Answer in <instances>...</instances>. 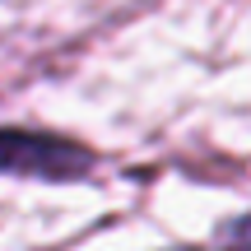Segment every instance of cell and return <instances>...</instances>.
Wrapping results in <instances>:
<instances>
[{
  "mask_svg": "<svg viewBox=\"0 0 251 251\" xmlns=\"http://www.w3.org/2000/svg\"><path fill=\"white\" fill-rule=\"evenodd\" d=\"M98 168V153L84 149L70 135L28 130V126H0V172L28 181H84Z\"/></svg>",
  "mask_w": 251,
  "mask_h": 251,
  "instance_id": "cell-1",
  "label": "cell"
},
{
  "mask_svg": "<svg viewBox=\"0 0 251 251\" xmlns=\"http://www.w3.org/2000/svg\"><path fill=\"white\" fill-rule=\"evenodd\" d=\"M219 242L251 247V214H242V219H228V224H219Z\"/></svg>",
  "mask_w": 251,
  "mask_h": 251,
  "instance_id": "cell-2",
  "label": "cell"
},
{
  "mask_svg": "<svg viewBox=\"0 0 251 251\" xmlns=\"http://www.w3.org/2000/svg\"><path fill=\"white\" fill-rule=\"evenodd\" d=\"M214 251H251V247H237V242H219Z\"/></svg>",
  "mask_w": 251,
  "mask_h": 251,
  "instance_id": "cell-3",
  "label": "cell"
}]
</instances>
